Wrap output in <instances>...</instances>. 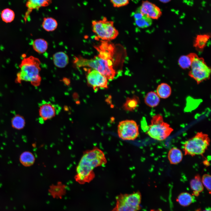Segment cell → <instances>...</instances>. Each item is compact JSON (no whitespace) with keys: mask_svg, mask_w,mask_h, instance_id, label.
<instances>
[{"mask_svg":"<svg viewBox=\"0 0 211 211\" xmlns=\"http://www.w3.org/2000/svg\"><path fill=\"white\" fill-rule=\"evenodd\" d=\"M103 152L97 147L85 151L76 168L75 178L80 184L89 183L94 178V169L106 164Z\"/></svg>","mask_w":211,"mask_h":211,"instance_id":"obj_1","label":"cell"},{"mask_svg":"<svg viewBox=\"0 0 211 211\" xmlns=\"http://www.w3.org/2000/svg\"><path fill=\"white\" fill-rule=\"evenodd\" d=\"M40 64L39 59L34 56L24 58L19 65L20 69L17 74L16 81H28L35 86H38L41 81Z\"/></svg>","mask_w":211,"mask_h":211,"instance_id":"obj_2","label":"cell"},{"mask_svg":"<svg viewBox=\"0 0 211 211\" xmlns=\"http://www.w3.org/2000/svg\"><path fill=\"white\" fill-rule=\"evenodd\" d=\"M113 61V59H104L98 55L91 59L75 57L74 63L77 67H89L97 71L108 79L113 80L115 75Z\"/></svg>","mask_w":211,"mask_h":211,"instance_id":"obj_3","label":"cell"},{"mask_svg":"<svg viewBox=\"0 0 211 211\" xmlns=\"http://www.w3.org/2000/svg\"><path fill=\"white\" fill-rule=\"evenodd\" d=\"M210 142L207 135L201 132H198L183 144V149L185 155L193 156L203 154L209 146Z\"/></svg>","mask_w":211,"mask_h":211,"instance_id":"obj_4","label":"cell"},{"mask_svg":"<svg viewBox=\"0 0 211 211\" xmlns=\"http://www.w3.org/2000/svg\"><path fill=\"white\" fill-rule=\"evenodd\" d=\"M169 125L164 121L160 114L154 116L147 129V134L152 138L158 141L166 139L173 131Z\"/></svg>","mask_w":211,"mask_h":211,"instance_id":"obj_5","label":"cell"},{"mask_svg":"<svg viewBox=\"0 0 211 211\" xmlns=\"http://www.w3.org/2000/svg\"><path fill=\"white\" fill-rule=\"evenodd\" d=\"M116 205L112 211H137L140 209V193L121 194L116 198Z\"/></svg>","mask_w":211,"mask_h":211,"instance_id":"obj_6","label":"cell"},{"mask_svg":"<svg viewBox=\"0 0 211 211\" xmlns=\"http://www.w3.org/2000/svg\"><path fill=\"white\" fill-rule=\"evenodd\" d=\"M92 28L97 36L103 40L114 39L118 34V31L114 27L113 22L108 21L105 17L101 20L93 21Z\"/></svg>","mask_w":211,"mask_h":211,"instance_id":"obj_7","label":"cell"},{"mask_svg":"<svg viewBox=\"0 0 211 211\" xmlns=\"http://www.w3.org/2000/svg\"><path fill=\"white\" fill-rule=\"evenodd\" d=\"M192 56L191 69L189 75L198 84H199L209 79L211 69L202 59L192 54Z\"/></svg>","mask_w":211,"mask_h":211,"instance_id":"obj_8","label":"cell"},{"mask_svg":"<svg viewBox=\"0 0 211 211\" xmlns=\"http://www.w3.org/2000/svg\"><path fill=\"white\" fill-rule=\"evenodd\" d=\"M118 133L119 137L122 140H133L138 136L139 127L133 120H123L118 125Z\"/></svg>","mask_w":211,"mask_h":211,"instance_id":"obj_9","label":"cell"},{"mask_svg":"<svg viewBox=\"0 0 211 211\" xmlns=\"http://www.w3.org/2000/svg\"><path fill=\"white\" fill-rule=\"evenodd\" d=\"M39 107V120L42 123L58 115L61 110L58 104L45 100L40 103Z\"/></svg>","mask_w":211,"mask_h":211,"instance_id":"obj_10","label":"cell"},{"mask_svg":"<svg viewBox=\"0 0 211 211\" xmlns=\"http://www.w3.org/2000/svg\"><path fill=\"white\" fill-rule=\"evenodd\" d=\"M86 79L88 84L95 91L99 89L108 87V79L97 71L90 68L87 70Z\"/></svg>","mask_w":211,"mask_h":211,"instance_id":"obj_11","label":"cell"},{"mask_svg":"<svg viewBox=\"0 0 211 211\" xmlns=\"http://www.w3.org/2000/svg\"><path fill=\"white\" fill-rule=\"evenodd\" d=\"M138 9L143 14L147 16L152 19H158L162 13L158 7L147 1H143Z\"/></svg>","mask_w":211,"mask_h":211,"instance_id":"obj_12","label":"cell"},{"mask_svg":"<svg viewBox=\"0 0 211 211\" xmlns=\"http://www.w3.org/2000/svg\"><path fill=\"white\" fill-rule=\"evenodd\" d=\"M52 2V0H28L26 4L27 10L24 17L25 22H26L33 10H38L41 7L47 6Z\"/></svg>","mask_w":211,"mask_h":211,"instance_id":"obj_13","label":"cell"},{"mask_svg":"<svg viewBox=\"0 0 211 211\" xmlns=\"http://www.w3.org/2000/svg\"><path fill=\"white\" fill-rule=\"evenodd\" d=\"M54 65L59 68L65 67L68 64L69 59L68 55L64 52H59L55 53L53 56Z\"/></svg>","mask_w":211,"mask_h":211,"instance_id":"obj_14","label":"cell"},{"mask_svg":"<svg viewBox=\"0 0 211 211\" xmlns=\"http://www.w3.org/2000/svg\"><path fill=\"white\" fill-rule=\"evenodd\" d=\"M183 153L181 151L176 147H173L169 152L168 160L171 164H176L180 162L182 160Z\"/></svg>","mask_w":211,"mask_h":211,"instance_id":"obj_15","label":"cell"},{"mask_svg":"<svg viewBox=\"0 0 211 211\" xmlns=\"http://www.w3.org/2000/svg\"><path fill=\"white\" fill-rule=\"evenodd\" d=\"M190 187L193 192V195L198 196L200 193L203 190L204 187L200 176L197 174L195 176L190 182Z\"/></svg>","mask_w":211,"mask_h":211,"instance_id":"obj_16","label":"cell"},{"mask_svg":"<svg viewBox=\"0 0 211 211\" xmlns=\"http://www.w3.org/2000/svg\"><path fill=\"white\" fill-rule=\"evenodd\" d=\"M160 98L156 92L151 91L148 92L144 98V102L146 104L151 107H154L158 105Z\"/></svg>","mask_w":211,"mask_h":211,"instance_id":"obj_17","label":"cell"},{"mask_svg":"<svg viewBox=\"0 0 211 211\" xmlns=\"http://www.w3.org/2000/svg\"><path fill=\"white\" fill-rule=\"evenodd\" d=\"M171 89L170 86L166 83H162L157 86L156 93L160 98H166L171 95Z\"/></svg>","mask_w":211,"mask_h":211,"instance_id":"obj_18","label":"cell"},{"mask_svg":"<svg viewBox=\"0 0 211 211\" xmlns=\"http://www.w3.org/2000/svg\"><path fill=\"white\" fill-rule=\"evenodd\" d=\"M32 47L33 50L37 52L42 54L45 52L48 47V44L45 40L38 38L35 40L33 42Z\"/></svg>","mask_w":211,"mask_h":211,"instance_id":"obj_19","label":"cell"},{"mask_svg":"<svg viewBox=\"0 0 211 211\" xmlns=\"http://www.w3.org/2000/svg\"><path fill=\"white\" fill-rule=\"evenodd\" d=\"M194 200L193 195L187 192H183L178 196L177 201L181 206H187L192 203Z\"/></svg>","mask_w":211,"mask_h":211,"instance_id":"obj_20","label":"cell"},{"mask_svg":"<svg viewBox=\"0 0 211 211\" xmlns=\"http://www.w3.org/2000/svg\"><path fill=\"white\" fill-rule=\"evenodd\" d=\"M58 25L57 21L51 17H45L43 18L42 26L45 30L50 32L55 30Z\"/></svg>","mask_w":211,"mask_h":211,"instance_id":"obj_21","label":"cell"},{"mask_svg":"<svg viewBox=\"0 0 211 211\" xmlns=\"http://www.w3.org/2000/svg\"><path fill=\"white\" fill-rule=\"evenodd\" d=\"M65 192V186L61 183L51 186L49 190L51 195L55 198H61Z\"/></svg>","mask_w":211,"mask_h":211,"instance_id":"obj_22","label":"cell"},{"mask_svg":"<svg viewBox=\"0 0 211 211\" xmlns=\"http://www.w3.org/2000/svg\"><path fill=\"white\" fill-rule=\"evenodd\" d=\"M139 102L138 98L136 96L127 98L123 105V108L125 110L133 111L138 105Z\"/></svg>","mask_w":211,"mask_h":211,"instance_id":"obj_23","label":"cell"},{"mask_svg":"<svg viewBox=\"0 0 211 211\" xmlns=\"http://www.w3.org/2000/svg\"><path fill=\"white\" fill-rule=\"evenodd\" d=\"M20 160L21 163L24 166H29L32 165L35 160L33 155L29 152H23L21 155Z\"/></svg>","mask_w":211,"mask_h":211,"instance_id":"obj_24","label":"cell"},{"mask_svg":"<svg viewBox=\"0 0 211 211\" xmlns=\"http://www.w3.org/2000/svg\"><path fill=\"white\" fill-rule=\"evenodd\" d=\"M15 14L14 11L9 8L4 9L1 11V17L2 20L6 23H9L13 21Z\"/></svg>","mask_w":211,"mask_h":211,"instance_id":"obj_25","label":"cell"},{"mask_svg":"<svg viewBox=\"0 0 211 211\" xmlns=\"http://www.w3.org/2000/svg\"><path fill=\"white\" fill-rule=\"evenodd\" d=\"M135 23L136 26L141 28H145L150 26L152 23L151 18L144 15L141 18L135 20Z\"/></svg>","mask_w":211,"mask_h":211,"instance_id":"obj_26","label":"cell"},{"mask_svg":"<svg viewBox=\"0 0 211 211\" xmlns=\"http://www.w3.org/2000/svg\"><path fill=\"white\" fill-rule=\"evenodd\" d=\"M12 125L14 128L21 129L23 128L25 121L24 118L20 115H16L12 120Z\"/></svg>","mask_w":211,"mask_h":211,"instance_id":"obj_27","label":"cell"},{"mask_svg":"<svg viewBox=\"0 0 211 211\" xmlns=\"http://www.w3.org/2000/svg\"><path fill=\"white\" fill-rule=\"evenodd\" d=\"M192 60V55L182 56L178 60V64L183 69L188 68L190 67Z\"/></svg>","mask_w":211,"mask_h":211,"instance_id":"obj_28","label":"cell"},{"mask_svg":"<svg viewBox=\"0 0 211 211\" xmlns=\"http://www.w3.org/2000/svg\"><path fill=\"white\" fill-rule=\"evenodd\" d=\"M209 36L207 35H200L197 36L195 42V45L201 49L206 45L209 40Z\"/></svg>","mask_w":211,"mask_h":211,"instance_id":"obj_29","label":"cell"},{"mask_svg":"<svg viewBox=\"0 0 211 211\" xmlns=\"http://www.w3.org/2000/svg\"><path fill=\"white\" fill-rule=\"evenodd\" d=\"M201 181L203 185L210 193L211 192V176L208 174H204L202 176Z\"/></svg>","mask_w":211,"mask_h":211,"instance_id":"obj_30","label":"cell"},{"mask_svg":"<svg viewBox=\"0 0 211 211\" xmlns=\"http://www.w3.org/2000/svg\"><path fill=\"white\" fill-rule=\"evenodd\" d=\"M115 7H120L127 5L130 0H110Z\"/></svg>","mask_w":211,"mask_h":211,"instance_id":"obj_31","label":"cell"},{"mask_svg":"<svg viewBox=\"0 0 211 211\" xmlns=\"http://www.w3.org/2000/svg\"><path fill=\"white\" fill-rule=\"evenodd\" d=\"M144 15L141 13L138 9L132 13V16L133 17L135 20L141 18Z\"/></svg>","mask_w":211,"mask_h":211,"instance_id":"obj_32","label":"cell"},{"mask_svg":"<svg viewBox=\"0 0 211 211\" xmlns=\"http://www.w3.org/2000/svg\"><path fill=\"white\" fill-rule=\"evenodd\" d=\"M160 2L163 3H167L170 1L171 0H159Z\"/></svg>","mask_w":211,"mask_h":211,"instance_id":"obj_33","label":"cell"},{"mask_svg":"<svg viewBox=\"0 0 211 211\" xmlns=\"http://www.w3.org/2000/svg\"><path fill=\"white\" fill-rule=\"evenodd\" d=\"M203 211H211L210 208H208Z\"/></svg>","mask_w":211,"mask_h":211,"instance_id":"obj_34","label":"cell"},{"mask_svg":"<svg viewBox=\"0 0 211 211\" xmlns=\"http://www.w3.org/2000/svg\"><path fill=\"white\" fill-rule=\"evenodd\" d=\"M150 211H161V210L158 209L157 210H150Z\"/></svg>","mask_w":211,"mask_h":211,"instance_id":"obj_35","label":"cell"}]
</instances>
